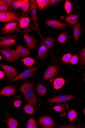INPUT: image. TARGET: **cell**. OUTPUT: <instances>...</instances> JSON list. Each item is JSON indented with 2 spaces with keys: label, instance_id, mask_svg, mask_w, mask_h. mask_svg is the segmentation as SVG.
I'll list each match as a JSON object with an SVG mask.
<instances>
[{
  "label": "cell",
  "instance_id": "obj_1",
  "mask_svg": "<svg viewBox=\"0 0 85 128\" xmlns=\"http://www.w3.org/2000/svg\"><path fill=\"white\" fill-rule=\"evenodd\" d=\"M30 14L35 28L37 30L42 40L43 38L39 29L37 17V3L36 0H30Z\"/></svg>",
  "mask_w": 85,
  "mask_h": 128
},
{
  "label": "cell",
  "instance_id": "obj_2",
  "mask_svg": "<svg viewBox=\"0 0 85 128\" xmlns=\"http://www.w3.org/2000/svg\"><path fill=\"white\" fill-rule=\"evenodd\" d=\"M0 52L5 60L10 62H15L17 60H20L19 56L16 51L9 48H2Z\"/></svg>",
  "mask_w": 85,
  "mask_h": 128
},
{
  "label": "cell",
  "instance_id": "obj_3",
  "mask_svg": "<svg viewBox=\"0 0 85 128\" xmlns=\"http://www.w3.org/2000/svg\"><path fill=\"white\" fill-rule=\"evenodd\" d=\"M17 42L16 37L14 35L9 34L0 38V46L2 48H9Z\"/></svg>",
  "mask_w": 85,
  "mask_h": 128
},
{
  "label": "cell",
  "instance_id": "obj_4",
  "mask_svg": "<svg viewBox=\"0 0 85 128\" xmlns=\"http://www.w3.org/2000/svg\"><path fill=\"white\" fill-rule=\"evenodd\" d=\"M20 17L15 13L11 11H7L0 13V21L6 22L19 20Z\"/></svg>",
  "mask_w": 85,
  "mask_h": 128
},
{
  "label": "cell",
  "instance_id": "obj_5",
  "mask_svg": "<svg viewBox=\"0 0 85 128\" xmlns=\"http://www.w3.org/2000/svg\"><path fill=\"white\" fill-rule=\"evenodd\" d=\"M38 66H36L26 69L20 75L12 79L8 83L21 79H25L29 78L33 76L37 71Z\"/></svg>",
  "mask_w": 85,
  "mask_h": 128
},
{
  "label": "cell",
  "instance_id": "obj_6",
  "mask_svg": "<svg viewBox=\"0 0 85 128\" xmlns=\"http://www.w3.org/2000/svg\"><path fill=\"white\" fill-rule=\"evenodd\" d=\"M0 66L5 72L7 79H13L18 76L17 71L15 68L10 66L3 65L1 64H0Z\"/></svg>",
  "mask_w": 85,
  "mask_h": 128
},
{
  "label": "cell",
  "instance_id": "obj_7",
  "mask_svg": "<svg viewBox=\"0 0 85 128\" xmlns=\"http://www.w3.org/2000/svg\"><path fill=\"white\" fill-rule=\"evenodd\" d=\"M24 38L28 49L29 50H34L37 46L35 38L28 35L23 34Z\"/></svg>",
  "mask_w": 85,
  "mask_h": 128
},
{
  "label": "cell",
  "instance_id": "obj_8",
  "mask_svg": "<svg viewBox=\"0 0 85 128\" xmlns=\"http://www.w3.org/2000/svg\"><path fill=\"white\" fill-rule=\"evenodd\" d=\"M39 122L42 127L44 128H52L55 126L52 118L49 116H43L39 119Z\"/></svg>",
  "mask_w": 85,
  "mask_h": 128
},
{
  "label": "cell",
  "instance_id": "obj_9",
  "mask_svg": "<svg viewBox=\"0 0 85 128\" xmlns=\"http://www.w3.org/2000/svg\"><path fill=\"white\" fill-rule=\"evenodd\" d=\"M18 23L16 22H9L3 28L2 31V34H5L15 32L17 28Z\"/></svg>",
  "mask_w": 85,
  "mask_h": 128
},
{
  "label": "cell",
  "instance_id": "obj_10",
  "mask_svg": "<svg viewBox=\"0 0 85 128\" xmlns=\"http://www.w3.org/2000/svg\"><path fill=\"white\" fill-rule=\"evenodd\" d=\"M46 23L47 26L56 29H62L66 28L67 26L64 23L56 20H47Z\"/></svg>",
  "mask_w": 85,
  "mask_h": 128
},
{
  "label": "cell",
  "instance_id": "obj_11",
  "mask_svg": "<svg viewBox=\"0 0 85 128\" xmlns=\"http://www.w3.org/2000/svg\"><path fill=\"white\" fill-rule=\"evenodd\" d=\"M74 96L71 95L60 96L51 98L47 100L49 103L62 102L74 98Z\"/></svg>",
  "mask_w": 85,
  "mask_h": 128
},
{
  "label": "cell",
  "instance_id": "obj_12",
  "mask_svg": "<svg viewBox=\"0 0 85 128\" xmlns=\"http://www.w3.org/2000/svg\"><path fill=\"white\" fill-rule=\"evenodd\" d=\"M15 51L19 56L25 57L31 54V52L27 48L19 44L17 45Z\"/></svg>",
  "mask_w": 85,
  "mask_h": 128
},
{
  "label": "cell",
  "instance_id": "obj_13",
  "mask_svg": "<svg viewBox=\"0 0 85 128\" xmlns=\"http://www.w3.org/2000/svg\"><path fill=\"white\" fill-rule=\"evenodd\" d=\"M58 68L55 66H52L48 68L46 71L44 76V79L47 80L55 76L58 72Z\"/></svg>",
  "mask_w": 85,
  "mask_h": 128
},
{
  "label": "cell",
  "instance_id": "obj_14",
  "mask_svg": "<svg viewBox=\"0 0 85 128\" xmlns=\"http://www.w3.org/2000/svg\"><path fill=\"white\" fill-rule=\"evenodd\" d=\"M24 94L25 100L32 106H34L37 102V99L34 92L31 90Z\"/></svg>",
  "mask_w": 85,
  "mask_h": 128
},
{
  "label": "cell",
  "instance_id": "obj_15",
  "mask_svg": "<svg viewBox=\"0 0 85 128\" xmlns=\"http://www.w3.org/2000/svg\"><path fill=\"white\" fill-rule=\"evenodd\" d=\"M16 90L13 86H8L4 87L1 91L0 94L9 97L13 95L16 93Z\"/></svg>",
  "mask_w": 85,
  "mask_h": 128
},
{
  "label": "cell",
  "instance_id": "obj_16",
  "mask_svg": "<svg viewBox=\"0 0 85 128\" xmlns=\"http://www.w3.org/2000/svg\"><path fill=\"white\" fill-rule=\"evenodd\" d=\"M48 49L44 45H40L37 57L40 60H43L47 56L48 54Z\"/></svg>",
  "mask_w": 85,
  "mask_h": 128
},
{
  "label": "cell",
  "instance_id": "obj_17",
  "mask_svg": "<svg viewBox=\"0 0 85 128\" xmlns=\"http://www.w3.org/2000/svg\"><path fill=\"white\" fill-rule=\"evenodd\" d=\"M54 42L53 38L50 37L43 38L40 42V44L44 45L48 49H50L53 47Z\"/></svg>",
  "mask_w": 85,
  "mask_h": 128
},
{
  "label": "cell",
  "instance_id": "obj_18",
  "mask_svg": "<svg viewBox=\"0 0 85 128\" xmlns=\"http://www.w3.org/2000/svg\"><path fill=\"white\" fill-rule=\"evenodd\" d=\"M34 84V83L31 82H28L24 84L20 88L21 91L24 94L32 90Z\"/></svg>",
  "mask_w": 85,
  "mask_h": 128
},
{
  "label": "cell",
  "instance_id": "obj_19",
  "mask_svg": "<svg viewBox=\"0 0 85 128\" xmlns=\"http://www.w3.org/2000/svg\"><path fill=\"white\" fill-rule=\"evenodd\" d=\"M73 32L74 38L76 43H77L78 40L81 34V29L80 23L78 22L76 26L73 29Z\"/></svg>",
  "mask_w": 85,
  "mask_h": 128
},
{
  "label": "cell",
  "instance_id": "obj_20",
  "mask_svg": "<svg viewBox=\"0 0 85 128\" xmlns=\"http://www.w3.org/2000/svg\"><path fill=\"white\" fill-rule=\"evenodd\" d=\"M78 15H71L65 18L66 21L69 24L73 26L75 25L78 20Z\"/></svg>",
  "mask_w": 85,
  "mask_h": 128
},
{
  "label": "cell",
  "instance_id": "obj_21",
  "mask_svg": "<svg viewBox=\"0 0 85 128\" xmlns=\"http://www.w3.org/2000/svg\"><path fill=\"white\" fill-rule=\"evenodd\" d=\"M65 80L62 78H58L56 79L54 82L55 88L58 90L61 88L65 84Z\"/></svg>",
  "mask_w": 85,
  "mask_h": 128
},
{
  "label": "cell",
  "instance_id": "obj_22",
  "mask_svg": "<svg viewBox=\"0 0 85 128\" xmlns=\"http://www.w3.org/2000/svg\"><path fill=\"white\" fill-rule=\"evenodd\" d=\"M8 128H16L18 124V122L14 119L9 117L6 121Z\"/></svg>",
  "mask_w": 85,
  "mask_h": 128
},
{
  "label": "cell",
  "instance_id": "obj_23",
  "mask_svg": "<svg viewBox=\"0 0 85 128\" xmlns=\"http://www.w3.org/2000/svg\"><path fill=\"white\" fill-rule=\"evenodd\" d=\"M30 22L29 18L28 17L23 18L20 20L19 28L20 29L25 28L29 25Z\"/></svg>",
  "mask_w": 85,
  "mask_h": 128
},
{
  "label": "cell",
  "instance_id": "obj_24",
  "mask_svg": "<svg viewBox=\"0 0 85 128\" xmlns=\"http://www.w3.org/2000/svg\"><path fill=\"white\" fill-rule=\"evenodd\" d=\"M49 1L48 0H36L39 9L41 10L47 7L49 4Z\"/></svg>",
  "mask_w": 85,
  "mask_h": 128
},
{
  "label": "cell",
  "instance_id": "obj_25",
  "mask_svg": "<svg viewBox=\"0 0 85 128\" xmlns=\"http://www.w3.org/2000/svg\"><path fill=\"white\" fill-rule=\"evenodd\" d=\"M29 2L28 0H23L22 2V12L23 14H26L28 11Z\"/></svg>",
  "mask_w": 85,
  "mask_h": 128
},
{
  "label": "cell",
  "instance_id": "obj_26",
  "mask_svg": "<svg viewBox=\"0 0 85 128\" xmlns=\"http://www.w3.org/2000/svg\"><path fill=\"white\" fill-rule=\"evenodd\" d=\"M78 114L74 110H71L68 113V116L70 122H73L76 120Z\"/></svg>",
  "mask_w": 85,
  "mask_h": 128
},
{
  "label": "cell",
  "instance_id": "obj_27",
  "mask_svg": "<svg viewBox=\"0 0 85 128\" xmlns=\"http://www.w3.org/2000/svg\"><path fill=\"white\" fill-rule=\"evenodd\" d=\"M36 90L38 94L40 96L45 95L47 92V89L43 85L40 84L38 85Z\"/></svg>",
  "mask_w": 85,
  "mask_h": 128
},
{
  "label": "cell",
  "instance_id": "obj_28",
  "mask_svg": "<svg viewBox=\"0 0 85 128\" xmlns=\"http://www.w3.org/2000/svg\"><path fill=\"white\" fill-rule=\"evenodd\" d=\"M67 35L65 32H63L61 33L58 38V42L62 43H64L67 41Z\"/></svg>",
  "mask_w": 85,
  "mask_h": 128
},
{
  "label": "cell",
  "instance_id": "obj_29",
  "mask_svg": "<svg viewBox=\"0 0 85 128\" xmlns=\"http://www.w3.org/2000/svg\"><path fill=\"white\" fill-rule=\"evenodd\" d=\"M22 61L24 64L27 66H32L35 64L34 60L30 57L24 58L22 59Z\"/></svg>",
  "mask_w": 85,
  "mask_h": 128
},
{
  "label": "cell",
  "instance_id": "obj_30",
  "mask_svg": "<svg viewBox=\"0 0 85 128\" xmlns=\"http://www.w3.org/2000/svg\"><path fill=\"white\" fill-rule=\"evenodd\" d=\"M37 126V124L35 119L33 118H30L27 123L26 128H36Z\"/></svg>",
  "mask_w": 85,
  "mask_h": 128
},
{
  "label": "cell",
  "instance_id": "obj_31",
  "mask_svg": "<svg viewBox=\"0 0 85 128\" xmlns=\"http://www.w3.org/2000/svg\"><path fill=\"white\" fill-rule=\"evenodd\" d=\"M65 7L67 14H71L72 9V5L71 3L68 0H66Z\"/></svg>",
  "mask_w": 85,
  "mask_h": 128
},
{
  "label": "cell",
  "instance_id": "obj_32",
  "mask_svg": "<svg viewBox=\"0 0 85 128\" xmlns=\"http://www.w3.org/2000/svg\"><path fill=\"white\" fill-rule=\"evenodd\" d=\"M66 107L65 104H61L55 106L53 108L56 111L61 113L64 111Z\"/></svg>",
  "mask_w": 85,
  "mask_h": 128
},
{
  "label": "cell",
  "instance_id": "obj_33",
  "mask_svg": "<svg viewBox=\"0 0 85 128\" xmlns=\"http://www.w3.org/2000/svg\"><path fill=\"white\" fill-rule=\"evenodd\" d=\"M32 106L30 104H27L24 107V110L26 113L32 114L33 113L34 110Z\"/></svg>",
  "mask_w": 85,
  "mask_h": 128
},
{
  "label": "cell",
  "instance_id": "obj_34",
  "mask_svg": "<svg viewBox=\"0 0 85 128\" xmlns=\"http://www.w3.org/2000/svg\"><path fill=\"white\" fill-rule=\"evenodd\" d=\"M80 63L81 65L85 64V47L82 49L80 54Z\"/></svg>",
  "mask_w": 85,
  "mask_h": 128
},
{
  "label": "cell",
  "instance_id": "obj_35",
  "mask_svg": "<svg viewBox=\"0 0 85 128\" xmlns=\"http://www.w3.org/2000/svg\"><path fill=\"white\" fill-rule=\"evenodd\" d=\"M8 9L11 10L10 8L8 7L1 0H0V12H4L7 11Z\"/></svg>",
  "mask_w": 85,
  "mask_h": 128
},
{
  "label": "cell",
  "instance_id": "obj_36",
  "mask_svg": "<svg viewBox=\"0 0 85 128\" xmlns=\"http://www.w3.org/2000/svg\"><path fill=\"white\" fill-rule=\"evenodd\" d=\"M72 56L71 54H66L63 56L62 60L63 62L66 63L70 64Z\"/></svg>",
  "mask_w": 85,
  "mask_h": 128
},
{
  "label": "cell",
  "instance_id": "obj_37",
  "mask_svg": "<svg viewBox=\"0 0 85 128\" xmlns=\"http://www.w3.org/2000/svg\"><path fill=\"white\" fill-rule=\"evenodd\" d=\"M78 61V57L77 55L73 56L71 58L70 61L71 63L73 64H76Z\"/></svg>",
  "mask_w": 85,
  "mask_h": 128
},
{
  "label": "cell",
  "instance_id": "obj_38",
  "mask_svg": "<svg viewBox=\"0 0 85 128\" xmlns=\"http://www.w3.org/2000/svg\"><path fill=\"white\" fill-rule=\"evenodd\" d=\"M17 2V0H10L9 5L12 9L17 10L16 6Z\"/></svg>",
  "mask_w": 85,
  "mask_h": 128
},
{
  "label": "cell",
  "instance_id": "obj_39",
  "mask_svg": "<svg viewBox=\"0 0 85 128\" xmlns=\"http://www.w3.org/2000/svg\"><path fill=\"white\" fill-rule=\"evenodd\" d=\"M62 1L61 0H50L49 1V4L50 6L55 5Z\"/></svg>",
  "mask_w": 85,
  "mask_h": 128
},
{
  "label": "cell",
  "instance_id": "obj_40",
  "mask_svg": "<svg viewBox=\"0 0 85 128\" xmlns=\"http://www.w3.org/2000/svg\"><path fill=\"white\" fill-rule=\"evenodd\" d=\"M22 0H17L16 6L17 9L22 7Z\"/></svg>",
  "mask_w": 85,
  "mask_h": 128
},
{
  "label": "cell",
  "instance_id": "obj_41",
  "mask_svg": "<svg viewBox=\"0 0 85 128\" xmlns=\"http://www.w3.org/2000/svg\"><path fill=\"white\" fill-rule=\"evenodd\" d=\"M21 103V101L20 100H18L15 101L14 102V105L16 108L19 107L20 106Z\"/></svg>",
  "mask_w": 85,
  "mask_h": 128
},
{
  "label": "cell",
  "instance_id": "obj_42",
  "mask_svg": "<svg viewBox=\"0 0 85 128\" xmlns=\"http://www.w3.org/2000/svg\"><path fill=\"white\" fill-rule=\"evenodd\" d=\"M8 7L10 8L9 5L10 0H1Z\"/></svg>",
  "mask_w": 85,
  "mask_h": 128
},
{
  "label": "cell",
  "instance_id": "obj_43",
  "mask_svg": "<svg viewBox=\"0 0 85 128\" xmlns=\"http://www.w3.org/2000/svg\"><path fill=\"white\" fill-rule=\"evenodd\" d=\"M4 77V73L0 71V79H2Z\"/></svg>",
  "mask_w": 85,
  "mask_h": 128
},
{
  "label": "cell",
  "instance_id": "obj_44",
  "mask_svg": "<svg viewBox=\"0 0 85 128\" xmlns=\"http://www.w3.org/2000/svg\"><path fill=\"white\" fill-rule=\"evenodd\" d=\"M23 29H23L24 31H24H25V32L28 31L29 30V28L27 27L25 28H24Z\"/></svg>",
  "mask_w": 85,
  "mask_h": 128
},
{
  "label": "cell",
  "instance_id": "obj_45",
  "mask_svg": "<svg viewBox=\"0 0 85 128\" xmlns=\"http://www.w3.org/2000/svg\"><path fill=\"white\" fill-rule=\"evenodd\" d=\"M0 60H1V59H2V57H1V55H0Z\"/></svg>",
  "mask_w": 85,
  "mask_h": 128
},
{
  "label": "cell",
  "instance_id": "obj_46",
  "mask_svg": "<svg viewBox=\"0 0 85 128\" xmlns=\"http://www.w3.org/2000/svg\"><path fill=\"white\" fill-rule=\"evenodd\" d=\"M84 114L85 115V108L84 110Z\"/></svg>",
  "mask_w": 85,
  "mask_h": 128
},
{
  "label": "cell",
  "instance_id": "obj_47",
  "mask_svg": "<svg viewBox=\"0 0 85 128\" xmlns=\"http://www.w3.org/2000/svg\"><path fill=\"white\" fill-rule=\"evenodd\" d=\"M84 80H85V73L84 74Z\"/></svg>",
  "mask_w": 85,
  "mask_h": 128
}]
</instances>
